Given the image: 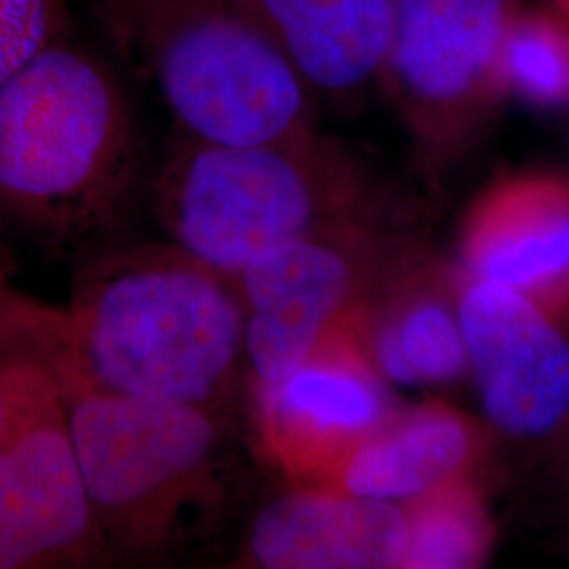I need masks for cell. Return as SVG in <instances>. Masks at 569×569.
<instances>
[{
    "instance_id": "cell-1",
    "label": "cell",
    "mask_w": 569,
    "mask_h": 569,
    "mask_svg": "<svg viewBox=\"0 0 569 569\" xmlns=\"http://www.w3.org/2000/svg\"><path fill=\"white\" fill-rule=\"evenodd\" d=\"M7 326L66 387L216 413L244 387L237 284L178 244L112 253L82 274L68 310L16 306Z\"/></svg>"
},
{
    "instance_id": "cell-2",
    "label": "cell",
    "mask_w": 569,
    "mask_h": 569,
    "mask_svg": "<svg viewBox=\"0 0 569 569\" xmlns=\"http://www.w3.org/2000/svg\"><path fill=\"white\" fill-rule=\"evenodd\" d=\"M58 387L108 563H178L228 526L244 477L226 413Z\"/></svg>"
},
{
    "instance_id": "cell-3",
    "label": "cell",
    "mask_w": 569,
    "mask_h": 569,
    "mask_svg": "<svg viewBox=\"0 0 569 569\" xmlns=\"http://www.w3.org/2000/svg\"><path fill=\"white\" fill-rule=\"evenodd\" d=\"M136 171L121 84L93 53L49 44L0 82V203L58 249L121 213Z\"/></svg>"
},
{
    "instance_id": "cell-4",
    "label": "cell",
    "mask_w": 569,
    "mask_h": 569,
    "mask_svg": "<svg viewBox=\"0 0 569 569\" xmlns=\"http://www.w3.org/2000/svg\"><path fill=\"white\" fill-rule=\"evenodd\" d=\"M96 13L183 140L253 146L317 133L312 91L241 0H96Z\"/></svg>"
},
{
    "instance_id": "cell-5",
    "label": "cell",
    "mask_w": 569,
    "mask_h": 569,
    "mask_svg": "<svg viewBox=\"0 0 569 569\" xmlns=\"http://www.w3.org/2000/svg\"><path fill=\"white\" fill-rule=\"evenodd\" d=\"M367 203L363 171L319 133L253 146L182 138L154 182L173 244L232 281L281 244L363 222Z\"/></svg>"
},
{
    "instance_id": "cell-6",
    "label": "cell",
    "mask_w": 569,
    "mask_h": 569,
    "mask_svg": "<svg viewBox=\"0 0 569 569\" xmlns=\"http://www.w3.org/2000/svg\"><path fill=\"white\" fill-rule=\"evenodd\" d=\"M16 340V338H13ZM108 563L66 401L41 357H0V569Z\"/></svg>"
},
{
    "instance_id": "cell-7",
    "label": "cell",
    "mask_w": 569,
    "mask_h": 569,
    "mask_svg": "<svg viewBox=\"0 0 569 569\" xmlns=\"http://www.w3.org/2000/svg\"><path fill=\"white\" fill-rule=\"evenodd\" d=\"M369 222L281 244L234 279L244 317L247 382H274L338 327L361 319L380 283Z\"/></svg>"
},
{
    "instance_id": "cell-8",
    "label": "cell",
    "mask_w": 569,
    "mask_h": 569,
    "mask_svg": "<svg viewBox=\"0 0 569 569\" xmlns=\"http://www.w3.org/2000/svg\"><path fill=\"white\" fill-rule=\"evenodd\" d=\"M363 319L331 331L279 380H244L256 446L289 483H319L399 409L367 352Z\"/></svg>"
},
{
    "instance_id": "cell-9",
    "label": "cell",
    "mask_w": 569,
    "mask_h": 569,
    "mask_svg": "<svg viewBox=\"0 0 569 569\" xmlns=\"http://www.w3.org/2000/svg\"><path fill=\"white\" fill-rule=\"evenodd\" d=\"M509 9L507 0H395L378 81L422 140H448L502 96L498 51Z\"/></svg>"
},
{
    "instance_id": "cell-10",
    "label": "cell",
    "mask_w": 569,
    "mask_h": 569,
    "mask_svg": "<svg viewBox=\"0 0 569 569\" xmlns=\"http://www.w3.org/2000/svg\"><path fill=\"white\" fill-rule=\"evenodd\" d=\"M458 317L489 422L538 439L569 420V342L563 327L509 287L467 281Z\"/></svg>"
},
{
    "instance_id": "cell-11",
    "label": "cell",
    "mask_w": 569,
    "mask_h": 569,
    "mask_svg": "<svg viewBox=\"0 0 569 569\" xmlns=\"http://www.w3.org/2000/svg\"><path fill=\"white\" fill-rule=\"evenodd\" d=\"M467 281L505 284L569 326V180L509 176L468 209L460 230Z\"/></svg>"
},
{
    "instance_id": "cell-12",
    "label": "cell",
    "mask_w": 569,
    "mask_h": 569,
    "mask_svg": "<svg viewBox=\"0 0 569 569\" xmlns=\"http://www.w3.org/2000/svg\"><path fill=\"white\" fill-rule=\"evenodd\" d=\"M407 517L401 505L326 486L291 483L266 500L244 528L239 568H401Z\"/></svg>"
},
{
    "instance_id": "cell-13",
    "label": "cell",
    "mask_w": 569,
    "mask_h": 569,
    "mask_svg": "<svg viewBox=\"0 0 569 569\" xmlns=\"http://www.w3.org/2000/svg\"><path fill=\"white\" fill-rule=\"evenodd\" d=\"M488 448L486 428L443 401L399 407L315 486L406 505L470 477Z\"/></svg>"
},
{
    "instance_id": "cell-14",
    "label": "cell",
    "mask_w": 569,
    "mask_h": 569,
    "mask_svg": "<svg viewBox=\"0 0 569 569\" xmlns=\"http://www.w3.org/2000/svg\"><path fill=\"white\" fill-rule=\"evenodd\" d=\"M310 91L348 98L380 79L395 0H241Z\"/></svg>"
},
{
    "instance_id": "cell-15",
    "label": "cell",
    "mask_w": 569,
    "mask_h": 569,
    "mask_svg": "<svg viewBox=\"0 0 569 569\" xmlns=\"http://www.w3.org/2000/svg\"><path fill=\"white\" fill-rule=\"evenodd\" d=\"M363 340L388 385H449L468 369L458 305L448 284L422 274L382 283L367 308Z\"/></svg>"
},
{
    "instance_id": "cell-16",
    "label": "cell",
    "mask_w": 569,
    "mask_h": 569,
    "mask_svg": "<svg viewBox=\"0 0 569 569\" xmlns=\"http://www.w3.org/2000/svg\"><path fill=\"white\" fill-rule=\"evenodd\" d=\"M401 507L407 517L401 568L467 569L486 563L496 529L470 477L449 481Z\"/></svg>"
},
{
    "instance_id": "cell-17",
    "label": "cell",
    "mask_w": 569,
    "mask_h": 569,
    "mask_svg": "<svg viewBox=\"0 0 569 569\" xmlns=\"http://www.w3.org/2000/svg\"><path fill=\"white\" fill-rule=\"evenodd\" d=\"M502 93L538 108L569 103V20L557 11L510 7L498 51Z\"/></svg>"
},
{
    "instance_id": "cell-18",
    "label": "cell",
    "mask_w": 569,
    "mask_h": 569,
    "mask_svg": "<svg viewBox=\"0 0 569 569\" xmlns=\"http://www.w3.org/2000/svg\"><path fill=\"white\" fill-rule=\"evenodd\" d=\"M68 0H0V82L60 41Z\"/></svg>"
},
{
    "instance_id": "cell-19",
    "label": "cell",
    "mask_w": 569,
    "mask_h": 569,
    "mask_svg": "<svg viewBox=\"0 0 569 569\" xmlns=\"http://www.w3.org/2000/svg\"><path fill=\"white\" fill-rule=\"evenodd\" d=\"M552 4H555L557 13H561L563 18L569 20V0H552Z\"/></svg>"
}]
</instances>
